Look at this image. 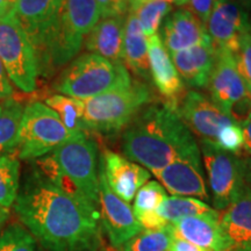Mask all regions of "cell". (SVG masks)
Listing matches in <instances>:
<instances>
[{"mask_svg": "<svg viewBox=\"0 0 251 251\" xmlns=\"http://www.w3.org/2000/svg\"><path fill=\"white\" fill-rule=\"evenodd\" d=\"M14 1H15V0H14Z\"/></svg>", "mask_w": 251, "mask_h": 251, "instance_id": "bcb514c9", "label": "cell"}, {"mask_svg": "<svg viewBox=\"0 0 251 251\" xmlns=\"http://www.w3.org/2000/svg\"><path fill=\"white\" fill-rule=\"evenodd\" d=\"M83 134L85 133L65 128L58 115L43 102H30L24 108L19 128V158L35 161Z\"/></svg>", "mask_w": 251, "mask_h": 251, "instance_id": "5b68a950", "label": "cell"}, {"mask_svg": "<svg viewBox=\"0 0 251 251\" xmlns=\"http://www.w3.org/2000/svg\"><path fill=\"white\" fill-rule=\"evenodd\" d=\"M128 2H129V0H128Z\"/></svg>", "mask_w": 251, "mask_h": 251, "instance_id": "f6af8a7d", "label": "cell"}, {"mask_svg": "<svg viewBox=\"0 0 251 251\" xmlns=\"http://www.w3.org/2000/svg\"><path fill=\"white\" fill-rule=\"evenodd\" d=\"M215 57L216 51L209 37H206L192 48L171 54V59L181 80L196 89L207 87Z\"/></svg>", "mask_w": 251, "mask_h": 251, "instance_id": "ffe728a7", "label": "cell"}, {"mask_svg": "<svg viewBox=\"0 0 251 251\" xmlns=\"http://www.w3.org/2000/svg\"><path fill=\"white\" fill-rule=\"evenodd\" d=\"M99 218L101 227L112 246L119 249L122 244L143 230L135 218L129 203L113 193L106 180L99 161Z\"/></svg>", "mask_w": 251, "mask_h": 251, "instance_id": "8fae6325", "label": "cell"}, {"mask_svg": "<svg viewBox=\"0 0 251 251\" xmlns=\"http://www.w3.org/2000/svg\"><path fill=\"white\" fill-rule=\"evenodd\" d=\"M249 20H250V26H251V11L249 12Z\"/></svg>", "mask_w": 251, "mask_h": 251, "instance_id": "7bdbcfd3", "label": "cell"}, {"mask_svg": "<svg viewBox=\"0 0 251 251\" xmlns=\"http://www.w3.org/2000/svg\"><path fill=\"white\" fill-rule=\"evenodd\" d=\"M163 1L169 2L170 5H176V6H185L188 4V0H163Z\"/></svg>", "mask_w": 251, "mask_h": 251, "instance_id": "ab89813d", "label": "cell"}, {"mask_svg": "<svg viewBox=\"0 0 251 251\" xmlns=\"http://www.w3.org/2000/svg\"><path fill=\"white\" fill-rule=\"evenodd\" d=\"M0 59L9 79L25 93L37 86L39 67L27 33L11 11L0 15Z\"/></svg>", "mask_w": 251, "mask_h": 251, "instance_id": "8992f818", "label": "cell"}, {"mask_svg": "<svg viewBox=\"0 0 251 251\" xmlns=\"http://www.w3.org/2000/svg\"><path fill=\"white\" fill-rule=\"evenodd\" d=\"M213 211L214 208H212L208 203L201 201L197 198L172 196L166 197V199L158 207L156 213L168 226L184 218H188V216L205 214V213Z\"/></svg>", "mask_w": 251, "mask_h": 251, "instance_id": "d4e9b609", "label": "cell"}, {"mask_svg": "<svg viewBox=\"0 0 251 251\" xmlns=\"http://www.w3.org/2000/svg\"><path fill=\"white\" fill-rule=\"evenodd\" d=\"M51 153L87 201L99 211V165L96 142L83 134L62 144Z\"/></svg>", "mask_w": 251, "mask_h": 251, "instance_id": "52a82bcc", "label": "cell"}, {"mask_svg": "<svg viewBox=\"0 0 251 251\" xmlns=\"http://www.w3.org/2000/svg\"><path fill=\"white\" fill-rule=\"evenodd\" d=\"M176 112L191 133L211 142H214L222 128L236 122L211 98L197 91L185 92L176 107Z\"/></svg>", "mask_w": 251, "mask_h": 251, "instance_id": "7c38bea8", "label": "cell"}, {"mask_svg": "<svg viewBox=\"0 0 251 251\" xmlns=\"http://www.w3.org/2000/svg\"><path fill=\"white\" fill-rule=\"evenodd\" d=\"M125 157L155 176L177 159L200 155L192 133L168 103L141 109L122 136Z\"/></svg>", "mask_w": 251, "mask_h": 251, "instance_id": "7a4b0ae2", "label": "cell"}, {"mask_svg": "<svg viewBox=\"0 0 251 251\" xmlns=\"http://www.w3.org/2000/svg\"><path fill=\"white\" fill-rule=\"evenodd\" d=\"M241 168H242L243 180L251 191V157H242L241 158Z\"/></svg>", "mask_w": 251, "mask_h": 251, "instance_id": "74e56055", "label": "cell"}, {"mask_svg": "<svg viewBox=\"0 0 251 251\" xmlns=\"http://www.w3.org/2000/svg\"><path fill=\"white\" fill-rule=\"evenodd\" d=\"M155 176L161 180L163 187L174 196L193 197L201 201L209 200L201 153L177 159Z\"/></svg>", "mask_w": 251, "mask_h": 251, "instance_id": "4fadbf2b", "label": "cell"}, {"mask_svg": "<svg viewBox=\"0 0 251 251\" xmlns=\"http://www.w3.org/2000/svg\"><path fill=\"white\" fill-rule=\"evenodd\" d=\"M20 187V162L14 156L0 157V209L13 207Z\"/></svg>", "mask_w": 251, "mask_h": 251, "instance_id": "4316f807", "label": "cell"}, {"mask_svg": "<svg viewBox=\"0 0 251 251\" xmlns=\"http://www.w3.org/2000/svg\"><path fill=\"white\" fill-rule=\"evenodd\" d=\"M0 251H39L36 240L21 225H11L0 234Z\"/></svg>", "mask_w": 251, "mask_h": 251, "instance_id": "f546056e", "label": "cell"}, {"mask_svg": "<svg viewBox=\"0 0 251 251\" xmlns=\"http://www.w3.org/2000/svg\"><path fill=\"white\" fill-rule=\"evenodd\" d=\"M166 197H168L166 190L158 181H147L137 191L136 196L134 198L133 212L135 218H139L141 215L156 212L158 209V207L166 199Z\"/></svg>", "mask_w": 251, "mask_h": 251, "instance_id": "f1b7e54d", "label": "cell"}, {"mask_svg": "<svg viewBox=\"0 0 251 251\" xmlns=\"http://www.w3.org/2000/svg\"><path fill=\"white\" fill-rule=\"evenodd\" d=\"M14 0H0V15H4L11 11Z\"/></svg>", "mask_w": 251, "mask_h": 251, "instance_id": "f35d334b", "label": "cell"}, {"mask_svg": "<svg viewBox=\"0 0 251 251\" xmlns=\"http://www.w3.org/2000/svg\"><path fill=\"white\" fill-rule=\"evenodd\" d=\"M23 114V105L15 99H5L0 102V157L17 150Z\"/></svg>", "mask_w": 251, "mask_h": 251, "instance_id": "603a6c76", "label": "cell"}, {"mask_svg": "<svg viewBox=\"0 0 251 251\" xmlns=\"http://www.w3.org/2000/svg\"><path fill=\"white\" fill-rule=\"evenodd\" d=\"M100 163L109 188L115 196L128 203L134 199L137 191L149 181L151 176L142 165L111 150L102 152Z\"/></svg>", "mask_w": 251, "mask_h": 251, "instance_id": "9a60e30c", "label": "cell"}, {"mask_svg": "<svg viewBox=\"0 0 251 251\" xmlns=\"http://www.w3.org/2000/svg\"><path fill=\"white\" fill-rule=\"evenodd\" d=\"M102 18L126 15L128 12V0H96Z\"/></svg>", "mask_w": 251, "mask_h": 251, "instance_id": "d6a6232c", "label": "cell"}, {"mask_svg": "<svg viewBox=\"0 0 251 251\" xmlns=\"http://www.w3.org/2000/svg\"><path fill=\"white\" fill-rule=\"evenodd\" d=\"M229 251H251V191L243 184L236 198L220 214Z\"/></svg>", "mask_w": 251, "mask_h": 251, "instance_id": "d6986e66", "label": "cell"}, {"mask_svg": "<svg viewBox=\"0 0 251 251\" xmlns=\"http://www.w3.org/2000/svg\"><path fill=\"white\" fill-rule=\"evenodd\" d=\"M7 218H8V212L0 209V227H1V225L4 224L6 220H7Z\"/></svg>", "mask_w": 251, "mask_h": 251, "instance_id": "b9f144b4", "label": "cell"}, {"mask_svg": "<svg viewBox=\"0 0 251 251\" xmlns=\"http://www.w3.org/2000/svg\"><path fill=\"white\" fill-rule=\"evenodd\" d=\"M151 101L150 86L139 80H131L128 85L84 100L87 130L102 135L117 134Z\"/></svg>", "mask_w": 251, "mask_h": 251, "instance_id": "3957f363", "label": "cell"}, {"mask_svg": "<svg viewBox=\"0 0 251 251\" xmlns=\"http://www.w3.org/2000/svg\"><path fill=\"white\" fill-rule=\"evenodd\" d=\"M241 127H242L243 137H244L243 149L249 153L248 156L251 157V112L246 118V120L241 124Z\"/></svg>", "mask_w": 251, "mask_h": 251, "instance_id": "d590c367", "label": "cell"}, {"mask_svg": "<svg viewBox=\"0 0 251 251\" xmlns=\"http://www.w3.org/2000/svg\"><path fill=\"white\" fill-rule=\"evenodd\" d=\"M207 89L213 101L234 121L241 125L246 120L251 112V96L238 74L231 52L216 51Z\"/></svg>", "mask_w": 251, "mask_h": 251, "instance_id": "ba28073f", "label": "cell"}, {"mask_svg": "<svg viewBox=\"0 0 251 251\" xmlns=\"http://www.w3.org/2000/svg\"><path fill=\"white\" fill-rule=\"evenodd\" d=\"M102 251H109V250H102Z\"/></svg>", "mask_w": 251, "mask_h": 251, "instance_id": "ee69618b", "label": "cell"}, {"mask_svg": "<svg viewBox=\"0 0 251 251\" xmlns=\"http://www.w3.org/2000/svg\"><path fill=\"white\" fill-rule=\"evenodd\" d=\"M236 69L251 96V31L241 37L240 47L234 54Z\"/></svg>", "mask_w": 251, "mask_h": 251, "instance_id": "1f68e13d", "label": "cell"}, {"mask_svg": "<svg viewBox=\"0 0 251 251\" xmlns=\"http://www.w3.org/2000/svg\"><path fill=\"white\" fill-rule=\"evenodd\" d=\"M175 238L188 241L201 251H229V243L214 209L205 214L188 216L171 224Z\"/></svg>", "mask_w": 251, "mask_h": 251, "instance_id": "2e32d148", "label": "cell"}, {"mask_svg": "<svg viewBox=\"0 0 251 251\" xmlns=\"http://www.w3.org/2000/svg\"><path fill=\"white\" fill-rule=\"evenodd\" d=\"M169 251H201L193 243L188 241L181 240V238H175Z\"/></svg>", "mask_w": 251, "mask_h": 251, "instance_id": "8d00e7d4", "label": "cell"}, {"mask_svg": "<svg viewBox=\"0 0 251 251\" xmlns=\"http://www.w3.org/2000/svg\"><path fill=\"white\" fill-rule=\"evenodd\" d=\"M201 161L206 168L207 181L216 211L222 212L242 188L244 180L241 158L221 150L211 141L201 140Z\"/></svg>", "mask_w": 251, "mask_h": 251, "instance_id": "9c48e42d", "label": "cell"}, {"mask_svg": "<svg viewBox=\"0 0 251 251\" xmlns=\"http://www.w3.org/2000/svg\"><path fill=\"white\" fill-rule=\"evenodd\" d=\"M13 208L24 227L49 251H96L99 211L50 183L33 166Z\"/></svg>", "mask_w": 251, "mask_h": 251, "instance_id": "6da1fadb", "label": "cell"}, {"mask_svg": "<svg viewBox=\"0 0 251 251\" xmlns=\"http://www.w3.org/2000/svg\"><path fill=\"white\" fill-rule=\"evenodd\" d=\"M128 9L134 12L147 37L157 35L172 5L163 0H129Z\"/></svg>", "mask_w": 251, "mask_h": 251, "instance_id": "cb8c5ba5", "label": "cell"}, {"mask_svg": "<svg viewBox=\"0 0 251 251\" xmlns=\"http://www.w3.org/2000/svg\"><path fill=\"white\" fill-rule=\"evenodd\" d=\"M124 64H114L101 56L86 52L75 58L64 69L55 84L63 96L87 100L131 83Z\"/></svg>", "mask_w": 251, "mask_h": 251, "instance_id": "277c9868", "label": "cell"}, {"mask_svg": "<svg viewBox=\"0 0 251 251\" xmlns=\"http://www.w3.org/2000/svg\"><path fill=\"white\" fill-rule=\"evenodd\" d=\"M13 93L14 90L11 84V79H9L4 64H2L1 59H0V99L5 100L12 98Z\"/></svg>", "mask_w": 251, "mask_h": 251, "instance_id": "e575fe53", "label": "cell"}, {"mask_svg": "<svg viewBox=\"0 0 251 251\" xmlns=\"http://www.w3.org/2000/svg\"><path fill=\"white\" fill-rule=\"evenodd\" d=\"M214 0H188L190 11L200 19V21L205 25L209 14H211Z\"/></svg>", "mask_w": 251, "mask_h": 251, "instance_id": "836d02e7", "label": "cell"}, {"mask_svg": "<svg viewBox=\"0 0 251 251\" xmlns=\"http://www.w3.org/2000/svg\"><path fill=\"white\" fill-rule=\"evenodd\" d=\"M175 236L168 225L161 229H143L122 244L119 251H169Z\"/></svg>", "mask_w": 251, "mask_h": 251, "instance_id": "83f0119b", "label": "cell"}, {"mask_svg": "<svg viewBox=\"0 0 251 251\" xmlns=\"http://www.w3.org/2000/svg\"><path fill=\"white\" fill-rule=\"evenodd\" d=\"M148 59L150 79L165 103L176 109L185 93V84L158 35L148 37Z\"/></svg>", "mask_w": 251, "mask_h": 251, "instance_id": "e0dca14e", "label": "cell"}, {"mask_svg": "<svg viewBox=\"0 0 251 251\" xmlns=\"http://www.w3.org/2000/svg\"><path fill=\"white\" fill-rule=\"evenodd\" d=\"M241 6H243L248 12L251 11V0H236Z\"/></svg>", "mask_w": 251, "mask_h": 251, "instance_id": "60d3db41", "label": "cell"}, {"mask_svg": "<svg viewBox=\"0 0 251 251\" xmlns=\"http://www.w3.org/2000/svg\"><path fill=\"white\" fill-rule=\"evenodd\" d=\"M126 15L100 19L84 40L87 51L101 56L114 64H122Z\"/></svg>", "mask_w": 251, "mask_h": 251, "instance_id": "44dd1931", "label": "cell"}, {"mask_svg": "<svg viewBox=\"0 0 251 251\" xmlns=\"http://www.w3.org/2000/svg\"><path fill=\"white\" fill-rule=\"evenodd\" d=\"M205 27L215 51L225 50L234 55L241 37L251 31L249 12L236 0H214Z\"/></svg>", "mask_w": 251, "mask_h": 251, "instance_id": "30bf717a", "label": "cell"}, {"mask_svg": "<svg viewBox=\"0 0 251 251\" xmlns=\"http://www.w3.org/2000/svg\"><path fill=\"white\" fill-rule=\"evenodd\" d=\"M45 105L58 115L59 120L71 131H83L86 134L87 127L84 120V102L63 94H54L45 99Z\"/></svg>", "mask_w": 251, "mask_h": 251, "instance_id": "484cf974", "label": "cell"}, {"mask_svg": "<svg viewBox=\"0 0 251 251\" xmlns=\"http://www.w3.org/2000/svg\"><path fill=\"white\" fill-rule=\"evenodd\" d=\"M159 37L168 52L176 54L197 46L208 34L205 25L190 9L179 8L164 19Z\"/></svg>", "mask_w": 251, "mask_h": 251, "instance_id": "ac0fdd59", "label": "cell"}, {"mask_svg": "<svg viewBox=\"0 0 251 251\" xmlns=\"http://www.w3.org/2000/svg\"><path fill=\"white\" fill-rule=\"evenodd\" d=\"M213 143L225 151L237 153L243 149L244 144L243 130L241 125L237 122H233V124L226 126L219 131L218 136Z\"/></svg>", "mask_w": 251, "mask_h": 251, "instance_id": "4dcf8cb0", "label": "cell"}, {"mask_svg": "<svg viewBox=\"0 0 251 251\" xmlns=\"http://www.w3.org/2000/svg\"><path fill=\"white\" fill-rule=\"evenodd\" d=\"M63 0H15L11 12L29 37L34 51L43 46L59 17Z\"/></svg>", "mask_w": 251, "mask_h": 251, "instance_id": "5bb4252c", "label": "cell"}, {"mask_svg": "<svg viewBox=\"0 0 251 251\" xmlns=\"http://www.w3.org/2000/svg\"><path fill=\"white\" fill-rule=\"evenodd\" d=\"M122 64L127 70L146 81L150 80L148 59V37L133 11L128 9L126 15L124 43H122Z\"/></svg>", "mask_w": 251, "mask_h": 251, "instance_id": "7402d4cb", "label": "cell"}]
</instances>
